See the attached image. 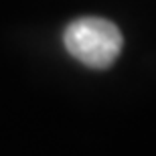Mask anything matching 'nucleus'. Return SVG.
I'll use <instances>...</instances> for the list:
<instances>
[{"label": "nucleus", "instance_id": "obj_1", "mask_svg": "<svg viewBox=\"0 0 156 156\" xmlns=\"http://www.w3.org/2000/svg\"><path fill=\"white\" fill-rule=\"evenodd\" d=\"M67 51L91 69H108L118 59L124 45L122 33L114 23L98 16L77 18L65 29Z\"/></svg>", "mask_w": 156, "mask_h": 156}]
</instances>
